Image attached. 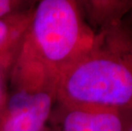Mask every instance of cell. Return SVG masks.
<instances>
[{
	"label": "cell",
	"instance_id": "8",
	"mask_svg": "<svg viewBox=\"0 0 132 131\" xmlns=\"http://www.w3.org/2000/svg\"><path fill=\"white\" fill-rule=\"evenodd\" d=\"M4 66H0V113L4 108L5 102L7 100V94H6V88L4 84Z\"/></svg>",
	"mask_w": 132,
	"mask_h": 131
},
{
	"label": "cell",
	"instance_id": "5",
	"mask_svg": "<svg viewBox=\"0 0 132 131\" xmlns=\"http://www.w3.org/2000/svg\"><path fill=\"white\" fill-rule=\"evenodd\" d=\"M79 5L91 26L98 27L99 31H102L123 22V15L132 9V1H84L80 2Z\"/></svg>",
	"mask_w": 132,
	"mask_h": 131
},
{
	"label": "cell",
	"instance_id": "9",
	"mask_svg": "<svg viewBox=\"0 0 132 131\" xmlns=\"http://www.w3.org/2000/svg\"><path fill=\"white\" fill-rule=\"evenodd\" d=\"M44 131H55V130H54L53 129H50V128H46Z\"/></svg>",
	"mask_w": 132,
	"mask_h": 131
},
{
	"label": "cell",
	"instance_id": "4",
	"mask_svg": "<svg viewBox=\"0 0 132 131\" xmlns=\"http://www.w3.org/2000/svg\"><path fill=\"white\" fill-rule=\"evenodd\" d=\"M50 120L55 131H130L132 109L55 102Z\"/></svg>",
	"mask_w": 132,
	"mask_h": 131
},
{
	"label": "cell",
	"instance_id": "6",
	"mask_svg": "<svg viewBox=\"0 0 132 131\" xmlns=\"http://www.w3.org/2000/svg\"><path fill=\"white\" fill-rule=\"evenodd\" d=\"M31 13H15L0 19V66L6 67L19 50L31 21Z\"/></svg>",
	"mask_w": 132,
	"mask_h": 131
},
{
	"label": "cell",
	"instance_id": "10",
	"mask_svg": "<svg viewBox=\"0 0 132 131\" xmlns=\"http://www.w3.org/2000/svg\"><path fill=\"white\" fill-rule=\"evenodd\" d=\"M131 16H132V9H131Z\"/></svg>",
	"mask_w": 132,
	"mask_h": 131
},
{
	"label": "cell",
	"instance_id": "7",
	"mask_svg": "<svg viewBox=\"0 0 132 131\" xmlns=\"http://www.w3.org/2000/svg\"><path fill=\"white\" fill-rule=\"evenodd\" d=\"M19 1L12 0H0V19L13 15L20 5Z\"/></svg>",
	"mask_w": 132,
	"mask_h": 131
},
{
	"label": "cell",
	"instance_id": "1",
	"mask_svg": "<svg viewBox=\"0 0 132 131\" xmlns=\"http://www.w3.org/2000/svg\"><path fill=\"white\" fill-rule=\"evenodd\" d=\"M95 38L78 2L42 0L32 12L12 76L56 84L61 73L91 48Z\"/></svg>",
	"mask_w": 132,
	"mask_h": 131
},
{
	"label": "cell",
	"instance_id": "11",
	"mask_svg": "<svg viewBox=\"0 0 132 131\" xmlns=\"http://www.w3.org/2000/svg\"><path fill=\"white\" fill-rule=\"evenodd\" d=\"M130 131H132V129H131V130H130Z\"/></svg>",
	"mask_w": 132,
	"mask_h": 131
},
{
	"label": "cell",
	"instance_id": "3",
	"mask_svg": "<svg viewBox=\"0 0 132 131\" xmlns=\"http://www.w3.org/2000/svg\"><path fill=\"white\" fill-rule=\"evenodd\" d=\"M0 113V131H44L56 102L54 84H14Z\"/></svg>",
	"mask_w": 132,
	"mask_h": 131
},
{
	"label": "cell",
	"instance_id": "2",
	"mask_svg": "<svg viewBox=\"0 0 132 131\" xmlns=\"http://www.w3.org/2000/svg\"><path fill=\"white\" fill-rule=\"evenodd\" d=\"M56 102L132 109V28L121 22L95 33L59 77Z\"/></svg>",
	"mask_w": 132,
	"mask_h": 131
}]
</instances>
